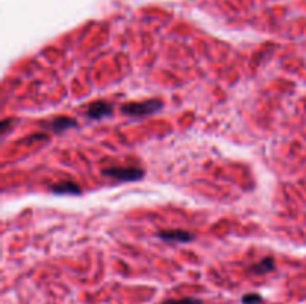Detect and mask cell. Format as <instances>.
Masks as SVG:
<instances>
[{"instance_id": "6da1fadb", "label": "cell", "mask_w": 306, "mask_h": 304, "mask_svg": "<svg viewBox=\"0 0 306 304\" xmlns=\"http://www.w3.org/2000/svg\"><path fill=\"white\" fill-rule=\"evenodd\" d=\"M163 106L160 100H145V102H133V103H125L121 106V112L129 117H147L158 112Z\"/></svg>"}, {"instance_id": "7a4b0ae2", "label": "cell", "mask_w": 306, "mask_h": 304, "mask_svg": "<svg viewBox=\"0 0 306 304\" xmlns=\"http://www.w3.org/2000/svg\"><path fill=\"white\" fill-rule=\"evenodd\" d=\"M103 175L107 178L129 182V181H139L143 178V170L139 167H107L103 170Z\"/></svg>"}, {"instance_id": "3957f363", "label": "cell", "mask_w": 306, "mask_h": 304, "mask_svg": "<svg viewBox=\"0 0 306 304\" xmlns=\"http://www.w3.org/2000/svg\"><path fill=\"white\" fill-rule=\"evenodd\" d=\"M112 110H114V107H112L111 103H106V102H103V100H99V102H94V103H92V105L88 106V109H87V115H88L92 120H100V118H103V117L111 115Z\"/></svg>"}, {"instance_id": "277c9868", "label": "cell", "mask_w": 306, "mask_h": 304, "mask_svg": "<svg viewBox=\"0 0 306 304\" xmlns=\"http://www.w3.org/2000/svg\"><path fill=\"white\" fill-rule=\"evenodd\" d=\"M158 237L163 240H169V242H190L193 239V234L184 230H168V231H161L158 233Z\"/></svg>"}, {"instance_id": "5b68a950", "label": "cell", "mask_w": 306, "mask_h": 304, "mask_svg": "<svg viewBox=\"0 0 306 304\" xmlns=\"http://www.w3.org/2000/svg\"><path fill=\"white\" fill-rule=\"evenodd\" d=\"M77 125V121L72 120V118H67V117H59V118H54L52 121L48 122V127L49 130L52 131H63V130H67L70 127H75Z\"/></svg>"}, {"instance_id": "8992f818", "label": "cell", "mask_w": 306, "mask_h": 304, "mask_svg": "<svg viewBox=\"0 0 306 304\" xmlns=\"http://www.w3.org/2000/svg\"><path fill=\"white\" fill-rule=\"evenodd\" d=\"M51 191L56 194H79L81 189L74 182H61L51 186Z\"/></svg>"}, {"instance_id": "52a82bcc", "label": "cell", "mask_w": 306, "mask_h": 304, "mask_svg": "<svg viewBox=\"0 0 306 304\" xmlns=\"http://www.w3.org/2000/svg\"><path fill=\"white\" fill-rule=\"evenodd\" d=\"M274 269H275V262H274V259L264 258V259H261L260 262L254 264V265L251 267V272L256 274L269 273V272H272Z\"/></svg>"}, {"instance_id": "ba28073f", "label": "cell", "mask_w": 306, "mask_h": 304, "mask_svg": "<svg viewBox=\"0 0 306 304\" xmlns=\"http://www.w3.org/2000/svg\"><path fill=\"white\" fill-rule=\"evenodd\" d=\"M263 300H261V297L259 294H246L244 295V298H242V303L244 304H260Z\"/></svg>"}, {"instance_id": "9c48e42d", "label": "cell", "mask_w": 306, "mask_h": 304, "mask_svg": "<svg viewBox=\"0 0 306 304\" xmlns=\"http://www.w3.org/2000/svg\"><path fill=\"white\" fill-rule=\"evenodd\" d=\"M163 304H202L200 300L197 298H181V300H168V301H165Z\"/></svg>"}]
</instances>
